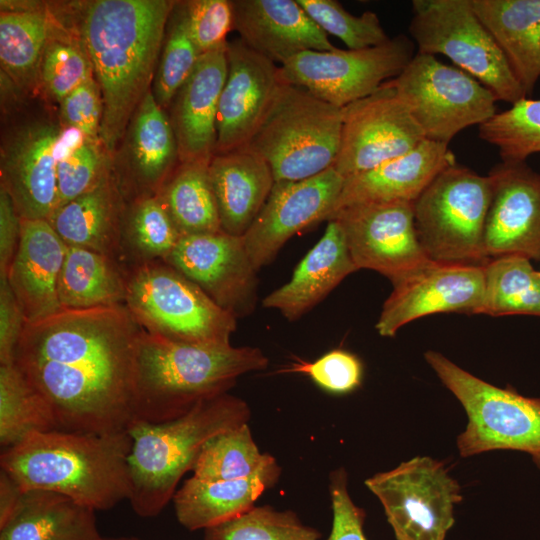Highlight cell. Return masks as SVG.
Instances as JSON below:
<instances>
[{
    "mask_svg": "<svg viewBox=\"0 0 540 540\" xmlns=\"http://www.w3.org/2000/svg\"><path fill=\"white\" fill-rule=\"evenodd\" d=\"M142 332L125 304L61 309L26 323L14 363L50 406L58 430H128Z\"/></svg>",
    "mask_w": 540,
    "mask_h": 540,
    "instance_id": "1",
    "label": "cell"
},
{
    "mask_svg": "<svg viewBox=\"0 0 540 540\" xmlns=\"http://www.w3.org/2000/svg\"><path fill=\"white\" fill-rule=\"evenodd\" d=\"M175 2L97 0L89 4L82 39L103 101L100 141L113 151L150 91Z\"/></svg>",
    "mask_w": 540,
    "mask_h": 540,
    "instance_id": "2",
    "label": "cell"
},
{
    "mask_svg": "<svg viewBox=\"0 0 540 540\" xmlns=\"http://www.w3.org/2000/svg\"><path fill=\"white\" fill-rule=\"evenodd\" d=\"M128 430L83 433L34 432L3 449L1 469L27 490L65 495L96 510H108L129 498Z\"/></svg>",
    "mask_w": 540,
    "mask_h": 540,
    "instance_id": "3",
    "label": "cell"
},
{
    "mask_svg": "<svg viewBox=\"0 0 540 540\" xmlns=\"http://www.w3.org/2000/svg\"><path fill=\"white\" fill-rule=\"evenodd\" d=\"M267 365V356L257 347L182 343L143 329L136 361L134 421L178 418L200 402L228 393L240 376Z\"/></svg>",
    "mask_w": 540,
    "mask_h": 540,
    "instance_id": "4",
    "label": "cell"
},
{
    "mask_svg": "<svg viewBox=\"0 0 540 540\" xmlns=\"http://www.w3.org/2000/svg\"><path fill=\"white\" fill-rule=\"evenodd\" d=\"M250 416L246 401L225 393L169 421H134L128 428L132 440L128 501L134 512L141 517L158 515L173 499L184 474L192 471L204 446L248 423Z\"/></svg>",
    "mask_w": 540,
    "mask_h": 540,
    "instance_id": "5",
    "label": "cell"
},
{
    "mask_svg": "<svg viewBox=\"0 0 540 540\" xmlns=\"http://www.w3.org/2000/svg\"><path fill=\"white\" fill-rule=\"evenodd\" d=\"M341 128V108L281 83L247 148L269 164L275 182L304 180L334 167Z\"/></svg>",
    "mask_w": 540,
    "mask_h": 540,
    "instance_id": "6",
    "label": "cell"
},
{
    "mask_svg": "<svg viewBox=\"0 0 540 540\" xmlns=\"http://www.w3.org/2000/svg\"><path fill=\"white\" fill-rule=\"evenodd\" d=\"M125 278L124 304L146 332L182 343L230 344L237 318L165 261L135 264Z\"/></svg>",
    "mask_w": 540,
    "mask_h": 540,
    "instance_id": "7",
    "label": "cell"
},
{
    "mask_svg": "<svg viewBox=\"0 0 540 540\" xmlns=\"http://www.w3.org/2000/svg\"><path fill=\"white\" fill-rule=\"evenodd\" d=\"M424 357L467 414L466 428L456 441L462 457L515 450L530 455L540 470V398L494 386L439 352L429 350Z\"/></svg>",
    "mask_w": 540,
    "mask_h": 540,
    "instance_id": "8",
    "label": "cell"
},
{
    "mask_svg": "<svg viewBox=\"0 0 540 540\" xmlns=\"http://www.w3.org/2000/svg\"><path fill=\"white\" fill-rule=\"evenodd\" d=\"M491 200L487 176L455 163L441 171L413 202L418 239L429 259L485 265L486 216Z\"/></svg>",
    "mask_w": 540,
    "mask_h": 540,
    "instance_id": "9",
    "label": "cell"
},
{
    "mask_svg": "<svg viewBox=\"0 0 540 540\" xmlns=\"http://www.w3.org/2000/svg\"><path fill=\"white\" fill-rule=\"evenodd\" d=\"M409 25L416 52L441 54L488 88L497 100L527 98L471 0H414Z\"/></svg>",
    "mask_w": 540,
    "mask_h": 540,
    "instance_id": "10",
    "label": "cell"
},
{
    "mask_svg": "<svg viewBox=\"0 0 540 540\" xmlns=\"http://www.w3.org/2000/svg\"><path fill=\"white\" fill-rule=\"evenodd\" d=\"M408 106L426 140L449 144L462 130L497 113L495 95L475 78L434 55L417 53L386 82Z\"/></svg>",
    "mask_w": 540,
    "mask_h": 540,
    "instance_id": "11",
    "label": "cell"
},
{
    "mask_svg": "<svg viewBox=\"0 0 540 540\" xmlns=\"http://www.w3.org/2000/svg\"><path fill=\"white\" fill-rule=\"evenodd\" d=\"M415 50L413 40L404 34L365 49L309 50L279 66V77L282 83L304 88L343 108L396 78L415 56Z\"/></svg>",
    "mask_w": 540,
    "mask_h": 540,
    "instance_id": "12",
    "label": "cell"
},
{
    "mask_svg": "<svg viewBox=\"0 0 540 540\" xmlns=\"http://www.w3.org/2000/svg\"><path fill=\"white\" fill-rule=\"evenodd\" d=\"M365 485L382 504L396 540H445L463 500L445 465L429 456L376 473Z\"/></svg>",
    "mask_w": 540,
    "mask_h": 540,
    "instance_id": "13",
    "label": "cell"
},
{
    "mask_svg": "<svg viewBox=\"0 0 540 540\" xmlns=\"http://www.w3.org/2000/svg\"><path fill=\"white\" fill-rule=\"evenodd\" d=\"M341 111L334 168L344 178L400 157L426 140L408 106L386 82Z\"/></svg>",
    "mask_w": 540,
    "mask_h": 540,
    "instance_id": "14",
    "label": "cell"
},
{
    "mask_svg": "<svg viewBox=\"0 0 540 540\" xmlns=\"http://www.w3.org/2000/svg\"><path fill=\"white\" fill-rule=\"evenodd\" d=\"M357 269H369L392 284L429 260L418 239L413 203L351 205L332 213Z\"/></svg>",
    "mask_w": 540,
    "mask_h": 540,
    "instance_id": "15",
    "label": "cell"
},
{
    "mask_svg": "<svg viewBox=\"0 0 540 540\" xmlns=\"http://www.w3.org/2000/svg\"><path fill=\"white\" fill-rule=\"evenodd\" d=\"M484 266L427 260L393 283L376 330L383 337H393L404 325L430 314H480L485 289Z\"/></svg>",
    "mask_w": 540,
    "mask_h": 540,
    "instance_id": "16",
    "label": "cell"
},
{
    "mask_svg": "<svg viewBox=\"0 0 540 540\" xmlns=\"http://www.w3.org/2000/svg\"><path fill=\"white\" fill-rule=\"evenodd\" d=\"M163 261L197 284L237 319L254 311L257 270L243 236L222 230L183 235Z\"/></svg>",
    "mask_w": 540,
    "mask_h": 540,
    "instance_id": "17",
    "label": "cell"
},
{
    "mask_svg": "<svg viewBox=\"0 0 540 540\" xmlns=\"http://www.w3.org/2000/svg\"><path fill=\"white\" fill-rule=\"evenodd\" d=\"M343 183L344 177L334 167L304 180L275 182L263 208L243 235L255 269L272 262L292 236L327 221Z\"/></svg>",
    "mask_w": 540,
    "mask_h": 540,
    "instance_id": "18",
    "label": "cell"
},
{
    "mask_svg": "<svg viewBox=\"0 0 540 540\" xmlns=\"http://www.w3.org/2000/svg\"><path fill=\"white\" fill-rule=\"evenodd\" d=\"M491 200L483 249L490 260L521 255L540 261V173L526 162H501L489 172Z\"/></svg>",
    "mask_w": 540,
    "mask_h": 540,
    "instance_id": "19",
    "label": "cell"
},
{
    "mask_svg": "<svg viewBox=\"0 0 540 540\" xmlns=\"http://www.w3.org/2000/svg\"><path fill=\"white\" fill-rule=\"evenodd\" d=\"M227 77L222 89L214 154L247 147L281 85L279 66L239 38L227 43Z\"/></svg>",
    "mask_w": 540,
    "mask_h": 540,
    "instance_id": "20",
    "label": "cell"
},
{
    "mask_svg": "<svg viewBox=\"0 0 540 540\" xmlns=\"http://www.w3.org/2000/svg\"><path fill=\"white\" fill-rule=\"evenodd\" d=\"M60 130L36 122L20 128L2 149L1 187L21 219L48 220L57 207Z\"/></svg>",
    "mask_w": 540,
    "mask_h": 540,
    "instance_id": "21",
    "label": "cell"
},
{
    "mask_svg": "<svg viewBox=\"0 0 540 540\" xmlns=\"http://www.w3.org/2000/svg\"><path fill=\"white\" fill-rule=\"evenodd\" d=\"M233 10L239 39L278 66L305 51L337 49L297 0H235Z\"/></svg>",
    "mask_w": 540,
    "mask_h": 540,
    "instance_id": "22",
    "label": "cell"
},
{
    "mask_svg": "<svg viewBox=\"0 0 540 540\" xmlns=\"http://www.w3.org/2000/svg\"><path fill=\"white\" fill-rule=\"evenodd\" d=\"M226 49L202 54L170 104L181 163L211 159L215 153L219 99L227 77Z\"/></svg>",
    "mask_w": 540,
    "mask_h": 540,
    "instance_id": "23",
    "label": "cell"
},
{
    "mask_svg": "<svg viewBox=\"0 0 540 540\" xmlns=\"http://www.w3.org/2000/svg\"><path fill=\"white\" fill-rule=\"evenodd\" d=\"M455 163L447 144L424 140L400 157L344 178L330 215L357 204L413 203L441 171Z\"/></svg>",
    "mask_w": 540,
    "mask_h": 540,
    "instance_id": "24",
    "label": "cell"
},
{
    "mask_svg": "<svg viewBox=\"0 0 540 540\" xmlns=\"http://www.w3.org/2000/svg\"><path fill=\"white\" fill-rule=\"evenodd\" d=\"M66 248L48 220L21 219L20 239L7 278L27 322L62 309L58 282Z\"/></svg>",
    "mask_w": 540,
    "mask_h": 540,
    "instance_id": "25",
    "label": "cell"
},
{
    "mask_svg": "<svg viewBox=\"0 0 540 540\" xmlns=\"http://www.w3.org/2000/svg\"><path fill=\"white\" fill-rule=\"evenodd\" d=\"M339 224L328 221L320 240L296 266L291 279L263 299V306L297 320L322 301L346 276L357 271Z\"/></svg>",
    "mask_w": 540,
    "mask_h": 540,
    "instance_id": "26",
    "label": "cell"
},
{
    "mask_svg": "<svg viewBox=\"0 0 540 540\" xmlns=\"http://www.w3.org/2000/svg\"><path fill=\"white\" fill-rule=\"evenodd\" d=\"M281 468L266 454L251 476L225 481H205L191 477L177 489L172 499L178 522L190 531L207 529L229 521L254 507L256 500L278 481Z\"/></svg>",
    "mask_w": 540,
    "mask_h": 540,
    "instance_id": "27",
    "label": "cell"
},
{
    "mask_svg": "<svg viewBox=\"0 0 540 540\" xmlns=\"http://www.w3.org/2000/svg\"><path fill=\"white\" fill-rule=\"evenodd\" d=\"M209 176L221 230L243 236L266 203L274 176L269 164L247 147L214 154Z\"/></svg>",
    "mask_w": 540,
    "mask_h": 540,
    "instance_id": "28",
    "label": "cell"
},
{
    "mask_svg": "<svg viewBox=\"0 0 540 540\" xmlns=\"http://www.w3.org/2000/svg\"><path fill=\"white\" fill-rule=\"evenodd\" d=\"M527 97L540 78V0H471Z\"/></svg>",
    "mask_w": 540,
    "mask_h": 540,
    "instance_id": "29",
    "label": "cell"
},
{
    "mask_svg": "<svg viewBox=\"0 0 540 540\" xmlns=\"http://www.w3.org/2000/svg\"><path fill=\"white\" fill-rule=\"evenodd\" d=\"M95 510L56 492L23 491L0 540H101Z\"/></svg>",
    "mask_w": 540,
    "mask_h": 540,
    "instance_id": "30",
    "label": "cell"
},
{
    "mask_svg": "<svg viewBox=\"0 0 540 540\" xmlns=\"http://www.w3.org/2000/svg\"><path fill=\"white\" fill-rule=\"evenodd\" d=\"M48 222L67 246L91 249L115 260L122 249L118 199L110 176L57 208Z\"/></svg>",
    "mask_w": 540,
    "mask_h": 540,
    "instance_id": "31",
    "label": "cell"
},
{
    "mask_svg": "<svg viewBox=\"0 0 540 540\" xmlns=\"http://www.w3.org/2000/svg\"><path fill=\"white\" fill-rule=\"evenodd\" d=\"M126 131L135 179L149 192L157 193L171 176L179 152L170 119L151 90L135 110Z\"/></svg>",
    "mask_w": 540,
    "mask_h": 540,
    "instance_id": "32",
    "label": "cell"
},
{
    "mask_svg": "<svg viewBox=\"0 0 540 540\" xmlns=\"http://www.w3.org/2000/svg\"><path fill=\"white\" fill-rule=\"evenodd\" d=\"M126 278L116 260L91 249L67 246L58 282L62 309L125 303Z\"/></svg>",
    "mask_w": 540,
    "mask_h": 540,
    "instance_id": "33",
    "label": "cell"
},
{
    "mask_svg": "<svg viewBox=\"0 0 540 540\" xmlns=\"http://www.w3.org/2000/svg\"><path fill=\"white\" fill-rule=\"evenodd\" d=\"M210 160L181 163L155 193L182 236L221 230L209 176Z\"/></svg>",
    "mask_w": 540,
    "mask_h": 540,
    "instance_id": "34",
    "label": "cell"
},
{
    "mask_svg": "<svg viewBox=\"0 0 540 540\" xmlns=\"http://www.w3.org/2000/svg\"><path fill=\"white\" fill-rule=\"evenodd\" d=\"M484 274L480 314L540 317V273L534 270L529 258L505 255L490 259L484 266Z\"/></svg>",
    "mask_w": 540,
    "mask_h": 540,
    "instance_id": "35",
    "label": "cell"
},
{
    "mask_svg": "<svg viewBox=\"0 0 540 540\" xmlns=\"http://www.w3.org/2000/svg\"><path fill=\"white\" fill-rule=\"evenodd\" d=\"M58 430L53 412L15 363L0 364V445L9 448L34 432Z\"/></svg>",
    "mask_w": 540,
    "mask_h": 540,
    "instance_id": "36",
    "label": "cell"
},
{
    "mask_svg": "<svg viewBox=\"0 0 540 540\" xmlns=\"http://www.w3.org/2000/svg\"><path fill=\"white\" fill-rule=\"evenodd\" d=\"M49 35L50 22L43 12H1V66L19 85L29 84L39 73Z\"/></svg>",
    "mask_w": 540,
    "mask_h": 540,
    "instance_id": "37",
    "label": "cell"
},
{
    "mask_svg": "<svg viewBox=\"0 0 540 540\" xmlns=\"http://www.w3.org/2000/svg\"><path fill=\"white\" fill-rule=\"evenodd\" d=\"M182 235L157 194L138 198L122 224L121 248L127 249L135 264L163 260Z\"/></svg>",
    "mask_w": 540,
    "mask_h": 540,
    "instance_id": "38",
    "label": "cell"
},
{
    "mask_svg": "<svg viewBox=\"0 0 540 540\" xmlns=\"http://www.w3.org/2000/svg\"><path fill=\"white\" fill-rule=\"evenodd\" d=\"M265 456L245 423L215 436L204 446L193 466V477L205 481L246 478L260 468Z\"/></svg>",
    "mask_w": 540,
    "mask_h": 540,
    "instance_id": "39",
    "label": "cell"
},
{
    "mask_svg": "<svg viewBox=\"0 0 540 540\" xmlns=\"http://www.w3.org/2000/svg\"><path fill=\"white\" fill-rule=\"evenodd\" d=\"M478 128L479 137L498 148L502 162H525L540 152V99H522Z\"/></svg>",
    "mask_w": 540,
    "mask_h": 540,
    "instance_id": "40",
    "label": "cell"
},
{
    "mask_svg": "<svg viewBox=\"0 0 540 540\" xmlns=\"http://www.w3.org/2000/svg\"><path fill=\"white\" fill-rule=\"evenodd\" d=\"M201 55L188 31L185 3H177L167 24L151 90L162 109L170 106L177 91L193 72Z\"/></svg>",
    "mask_w": 540,
    "mask_h": 540,
    "instance_id": "41",
    "label": "cell"
},
{
    "mask_svg": "<svg viewBox=\"0 0 540 540\" xmlns=\"http://www.w3.org/2000/svg\"><path fill=\"white\" fill-rule=\"evenodd\" d=\"M204 540H321V533L293 511L264 505L205 529Z\"/></svg>",
    "mask_w": 540,
    "mask_h": 540,
    "instance_id": "42",
    "label": "cell"
},
{
    "mask_svg": "<svg viewBox=\"0 0 540 540\" xmlns=\"http://www.w3.org/2000/svg\"><path fill=\"white\" fill-rule=\"evenodd\" d=\"M311 19L328 35L339 38L347 49L358 50L381 45L390 37L373 11L360 16L348 12L336 0H297Z\"/></svg>",
    "mask_w": 540,
    "mask_h": 540,
    "instance_id": "43",
    "label": "cell"
},
{
    "mask_svg": "<svg viewBox=\"0 0 540 540\" xmlns=\"http://www.w3.org/2000/svg\"><path fill=\"white\" fill-rule=\"evenodd\" d=\"M40 80L55 100L61 101L94 77L84 43L72 39H49L39 67Z\"/></svg>",
    "mask_w": 540,
    "mask_h": 540,
    "instance_id": "44",
    "label": "cell"
},
{
    "mask_svg": "<svg viewBox=\"0 0 540 540\" xmlns=\"http://www.w3.org/2000/svg\"><path fill=\"white\" fill-rule=\"evenodd\" d=\"M100 144L85 139L59 158L56 209L90 191L109 176L107 159Z\"/></svg>",
    "mask_w": 540,
    "mask_h": 540,
    "instance_id": "45",
    "label": "cell"
},
{
    "mask_svg": "<svg viewBox=\"0 0 540 540\" xmlns=\"http://www.w3.org/2000/svg\"><path fill=\"white\" fill-rule=\"evenodd\" d=\"M188 31L201 54L226 47L233 29V1L193 0L185 2Z\"/></svg>",
    "mask_w": 540,
    "mask_h": 540,
    "instance_id": "46",
    "label": "cell"
},
{
    "mask_svg": "<svg viewBox=\"0 0 540 540\" xmlns=\"http://www.w3.org/2000/svg\"><path fill=\"white\" fill-rule=\"evenodd\" d=\"M290 371L307 375L316 385L331 393H348L361 384L363 366L353 353L334 349L313 362L299 361Z\"/></svg>",
    "mask_w": 540,
    "mask_h": 540,
    "instance_id": "47",
    "label": "cell"
},
{
    "mask_svg": "<svg viewBox=\"0 0 540 540\" xmlns=\"http://www.w3.org/2000/svg\"><path fill=\"white\" fill-rule=\"evenodd\" d=\"M61 118L84 139L100 142L103 101L94 77L78 86L61 101Z\"/></svg>",
    "mask_w": 540,
    "mask_h": 540,
    "instance_id": "48",
    "label": "cell"
},
{
    "mask_svg": "<svg viewBox=\"0 0 540 540\" xmlns=\"http://www.w3.org/2000/svg\"><path fill=\"white\" fill-rule=\"evenodd\" d=\"M329 492L332 525L325 540H368L363 529L366 513L353 502L347 488V473L343 468L331 472Z\"/></svg>",
    "mask_w": 540,
    "mask_h": 540,
    "instance_id": "49",
    "label": "cell"
},
{
    "mask_svg": "<svg viewBox=\"0 0 540 540\" xmlns=\"http://www.w3.org/2000/svg\"><path fill=\"white\" fill-rule=\"evenodd\" d=\"M27 319L7 277H0V364L14 363Z\"/></svg>",
    "mask_w": 540,
    "mask_h": 540,
    "instance_id": "50",
    "label": "cell"
},
{
    "mask_svg": "<svg viewBox=\"0 0 540 540\" xmlns=\"http://www.w3.org/2000/svg\"><path fill=\"white\" fill-rule=\"evenodd\" d=\"M21 218L9 193L0 189V277H7L20 239Z\"/></svg>",
    "mask_w": 540,
    "mask_h": 540,
    "instance_id": "51",
    "label": "cell"
},
{
    "mask_svg": "<svg viewBox=\"0 0 540 540\" xmlns=\"http://www.w3.org/2000/svg\"><path fill=\"white\" fill-rule=\"evenodd\" d=\"M23 490L4 470L0 471V525H3L15 510Z\"/></svg>",
    "mask_w": 540,
    "mask_h": 540,
    "instance_id": "52",
    "label": "cell"
},
{
    "mask_svg": "<svg viewBox=\"0 0 540 540\" xmlns=\"http://www.w3.org/2000/svg\"><path fill=\"white\" fill-rule=\"evenodd\" d=\"M101 540H139L136 537H113V538H102Z\"/></svg>",
    "mask_w": 540,
    "mask_h": 540,
    "instance_id": "53",
    "label": "cell"
},
{
    "mask_svg": "<svg viewBox=\"0 0 540 540\" xmlns=\"http://www.w3.org/2000/svg\"><path fill=\"white\" fill-rule=\"evenodd\" d=\"M540 273V272H539Z\"/></svg>",
    "mask_w": 540,
    "mask_h": 540,
    "instance_id": "54",
    "label": "cell"
}]
</instances>
